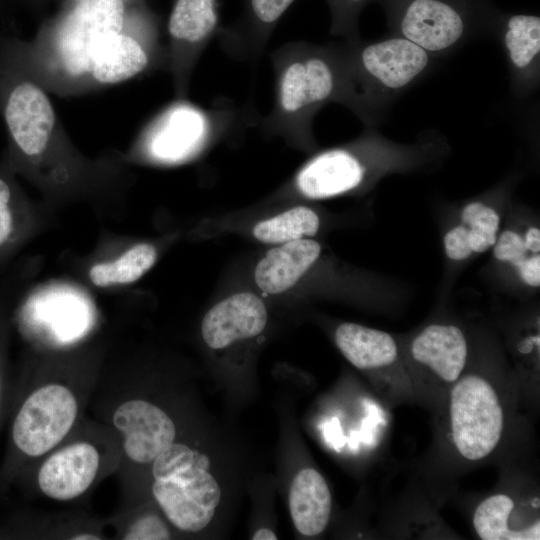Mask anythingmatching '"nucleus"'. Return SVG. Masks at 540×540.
<instances>
[{
	"instance_id": "34",
	"label": "nucleus",
	"mask_w": 540,
	"mask_h": 540,
	"mask_svg": "<svg viewBox=\"0 0 540 540\" xmlns=\"http://www.w3.org/2000/svg\"><path fill=\"white\" fill-rule=\"evenodd\" d=\"M0 398H1V381H0Z\"/></svg>"
},
{
	"instance_id": "16",
	"label": "nucleus",
	"mask_w": 540,
	"mask_h": 540,
	"mask_svg": "<svg viewBox=\"0 0 540 540\" xmlns=\"http://www.w3.org/2000/svg\"><path fill=\"white\" fill-rule=\"evenodd\" d=\"M295 1L242 0L238 18L217 32L221 47L234 59L257 60L278 22Z\"/></svg>"
},
{
	"instance_id": "25",
	"label": "nucleus",
	"mask_w": 540,
	"mask_h": 540,
	"mask_svg": "<svg viewBox=\"0 0 540 540\" xmlns=\"http://www.w3.org/2000/svg\"><path fill=\"white\" fill-rule=\"evenodd\" d=\"M503 44L513 73L524 81L533 79L540 56V18L512 15L506 23Z\"/></svg>"
},
{
	"instance_id": "6",
	"label": "nucleus",
	"mask_w": 540,
	"mask_h": 540,
	"mask_svg": "<svg viewBox=\"0 0 540 540\" xmlns=\"http://www.w3.org/2000/svg\"><path fill=\"white\" fill-rule=\"evenodd\" d=\"M123 23L122 0H75L56 43L66 71L76 75L90 72L100 46L122 32Z\"/></svg>"
},
{
	"instance_id": "12",
	"label": "nucleus",
	"mask_w": 540,
	"mask_h": 540,
	"mask_svg": "<svg viewBox=\"0 0 540 540\" xmlns=\"http://www.w3.org/2000/svg\"><path fill=\"white\" fill-rule=\"evenodd\" d=\"M2 103L3 117L11 140L26 157L41 155L55 125L53 106L45 92L29 80L10 83Z\"/></svg>"
},
{
	"instance_id": "33",
	"label": "nucleus",
	"mask_w": 540,
	"mask_h": 540,
	"mask_svg": "<svg viewBox=\"0 0 540 540\" xmlns=\"http://www.w3.org/2000/svg\"><path fill=\"white\" fill-rule=\"evenodd\" d=\"M72 539H77V540L90 539L91 540V539H99V537H94V535H91V534H82V535H76Z\"/></svg>"
},
{
	"instance_id": "28",
	"label": "nucleus",
	"mask_w": 540,
	"mask_h": 540,
	"mask_svg": "<svg viewBox=\"0 0 540 540\" xmlns=\"http://www.w3.org/2000/svg\"><path fill=\"white\" fill-rule=\"evenodd\" d=\"M199 457L200 455L187 445L173 442L153 460L154 479H166L185 470L194 465Z\"/></svg>"
},
{
	"instance_id": "21",
	"label": "nucleus",
	"mask_w": 540,
	"mask_h": 540,
	"mask_svg": "<svg viewBox=\"0 0 540 540\" xmlns=\"http://www.w3.org/2000/svg\"><path fill=\"white\" fill-rule=\"evenodd\" d=\"M524 504L513 495L497 492L475 507L472 524L481 540H538V516L528 517Z\"/></svg>"
},
{
	"instance_id": "23",
	"label": "nucleus",
	"mask_w": 540,
	"mask_h": 540,
	"mask_svg": "<svg viewBox=\"0 0 540 540\" xmlns=\"http://www.w3.org/2000/svg\"><path fill=\"white\" fill-rule=\"evenodd\" d=\"M290 514L304 536H317L327 527L332 498L325 478L313 468L299 471L289 493Z\"/></svg>"
},
{
	"instance_id": "7",
	"label": "nucleus",
	"mask_w": 540,
	"mask_h": 540,
	"mask_svg": "<svg viewBox=\"0 0 540 540\" xmlns=\"http://www.w3.org/2000/svg\"><path fill=\"white\" fill-rule=\"evenodd\" d=\"M77 401L71 390L47 384L23 403L13 424V440L28 456H40L68 434L77 416Z\"/></svg>"
},
{
	"instance_id": "27",
	"label": "nucleus",
	"mask_w": 540,
	"mask_h": 540,
	"mask_svg": "<svg viewBox=\"0 0 540 540\" xmlns=\"http://www.w3.org/2000/svg\"><path fill=\"white\" fill-rule=\"evenodd\" d=\"M320 220L314 210L306 206L291 208L279 215L257 223L254 237L264 243H286L316 235Z\"/></svg>"
},
{
	"instance_id": "2",
	"label": "nucleus",
	"mask_w": 540,
	"mask_h": 540,
	"mask_svg": "<svg viewBox=\"0 0 540 540\" xmlns=\"http://www.w3.org/2000/svg\"><path fill=\"white\" fill-rule=\"evenodd\" d=\"M429 145H404L368 131L356 140L319 152L294 179L308 199L332 198L361 190L386 175L407 171L426 157Z\"/></svg>"
},
{
	"instance_id": "31",
	"label": "nucleus",
	"mask_w": 540,
	"mask_h": 540,
	"mask_svg": "<svg viewBox=\"0 0 540 540\" xmlns=\"http://www.w3.org/2000/svg\"><path fill=\"white\" fill-rule=\"evenodd\" d=\"M124 538L126 540H164L170 538V532L159 517L146 515L132 524Z\"/></svg>"
},
{
	"instance_id": "13",
	"label": "nucleus",
	"mask_w": 540,
	"mask_h": 540,
	"mask_svg": "<svg viewBox=\"0 0 540 540\" xmlns=\"http://www.w3.org/2000/svg\"><path fill=\"white\" fill-rule=\"evenodd\" d=\"M226 114L202 111L192 105H176L156 123L148 150L152 158L164 163L182 161L206 142L216 127L227 123Z\"/></svg>"
},
{
	"instance_id": "29",
	"label": "nucleus",
	"mask_w": 540,
	"mask_h": 540,
	"mask_svg": "<svg viewBox=\"0 0 540 540\" xmlns=\"http://www.w3.org/2000/svg\"><path fill=\"white\" fill-rule=\"evenodd\" d=\"M331 11V33L345 37L347 41H357V18L362 7L369 0H326Z\"/></svg>"
},
{
	"instance_id": "11",
	"label": "nucleus",
	"mask_w": 540,
	"mask_h": 540,
	"mask_svg": "<svg viewBox=\"0 0 540 540\" xmlns=\"http://www.w3.org/2000/svg\"><path fill=\"white\" fill-rule=\"evenodd\" d=\"M220 3L221 0H174L167 29L179 94H184L195 63L221 27Z\"/></svg>"
},
{
	"instance_id": "26",
	"label": "nucleus",
	"mask_w": 540,
	"mask_h": 540,
	"mask_svg": "<svg viewBox=\"0 0 540 540\" xmlns=\"http://www.w3.org/2000/svg\"><path fill=\"white\" fill-rule=\"evenodd\" d=\"M156 258L153 245L137 244L113 261L94 265L89 276L92 283L99 287L132 283L154 265Z\"/></svg>"
},
{
	"instance_id": "4",
	"label": "nucleus",
	"mask_w": 540,
	"mask_h": 540,
	"mask_svg": "<svg viewBox=\"0 0 540 540\" xmlns=\"http://www.w3.org/2000/svg\"><path fill=\"white\" fill-rule=\"evenodd\" d=\"M353 112L370 122L382 100L407 88L429 66L430 54L402 36L347 41Z\"/></svg>"
},
{
	"instance_id": "8",
	"label": "nucleus",
	"mask_w": 540,
	"mask_h": 540,
	"mask_svg": "<svg viewBox=\"0 0 540 540\" xmlns=\"http://www.w3.org/2000/svg\"><path fill=\"white\" fill-rule=\"evenodd\" d=\"M200 455L191 467L155 480L153 495L168 520L178 529L197 532L212 520L221 498L220 487Z\"/></svg>"
},
{
	"instance_id": "32",
	"label": "nucleus",
	"mask_w": 540,
	"mask_h": 540,
	"mask_svg": "<svg viewBox=\"0 0 540 540\" xmlns=\"http://www.w3.org/2000/svg\"><path fill=\"white\" fill-rule=\"evenodd\" d=\"M252 539L253 540H276L277 536L272 530L268 528H261L254 533Z\"/></svg>"
},
{
	"instance_id": "1",
	"label": "nucleus",
	"mask_w": 540,
	"mask_h": 540,
	"mask_svg": "<svg viewBox=\"0 0 540 540\" xmlns=\"http://www.w3.org/2000/svg\"><path fill=\"white\" fill-rule=\"evenodd\" d=\"M270 61L274 101L261 127L293 146L312 148L313 120L321 108L337 102L353 110L347 44L289 42L272 51Z\"/></svg>"
},
{
	"instance_id": "3",
	"label": "nucleus",
	"mask_w": 540,
	"mask_h": 540,
	"mask_svg": "<svg viewBox=\"0 0 540 540\" xmlns=\"http://www.w3.org/2000/svg\"><path fill=\"white\" fill-rule=\"evenodd\" d=\"M443 435L452 455L467 465L495 455L508 434L512 409L488 373L466 370L444 397Z\"/></svg>"
},
{
	"instance_id": "30",
	"label": "nucleus",
	"mask_w": 540,
	"mask_h": 540,
	"mask_svg": "<svg viewBox=\"0 0 540 540\" xmlns=\"http://www.w3.org/2000/svg\"><path fill=\"white\" fill-rule=\"evenodd\" d=\"M18 228L19 215L14 189L5 177L0 176V251L15 242Z\"/></svg>"
},
{
	"instance_id": "22",
	"label": "nucleus",
	"mask_w": 540,
	"mask_h": 540,
	"mask_svg": "<svg viewBox=\"0 0 540 540\" xmlns=\"http://www.w3.org/2000/svg\"><path fill=\"white\" fill-rule=\"evenodd\" d=\"M321 254V245L302 238L270 249L258 262L254 279L265 293H282L292 286L313 266Z\"/></svg>"
},
{
	"instance_id": "35",
	"label": "nucleus",
	"mask_w": 540,
	"mask_h": 540,
	"mask_svg": "<svg viewBox=\"0 0 540 540\" xmlns=\"http://www.w3.org/2000/svg\"><path fill=\"white\" fill-rule=\"evenodd\" d=\"M122 1H124V2H125V1H127V0H122Z\"/></svg>"
},
{
	"instance_id": "15",
	"label": "nucleus",
	"mask_w": 540,
	"mask_h": 540,
	"mask_svg": "<svg viewBox=\"0 0 540 540\" xmlns=\"http://www.w3.org/2000/svg\"><path fill=\"white\" fill-rule=\"evenodd\" d=\"M113 423L124 436V451L136 463H149L174 442L171 418L158 406L140 399L122 403Z\"/></svg>"
},
{
	"instance_id": "9",
	"label": "nucleus",
	"mask_w": 540,
	"mask_h": 540,
	"mask_svg": "<svg viewBox=\"0 0 540 540\" xmlns=\"http://www.w3.org/2000/svg\"><path fill=\"white\" fill-rule=\"evenodd\" d=\"M94 309L82 291L68 285L39 289L26 301L22 318L27 327L58 344L81 338L91 327Z\"/></svg>"
},
{
	"instance_id": "18",
	"label": "nucleus",
	"mask_w": 540,
	"mask_h": 540,
	"mask_svg": "<svg viewBox=\"0 0 540 540\" xmlns=\"http://www.w3.org/2000/svg\"><path fill=\"white\" fill-rule=\"evenodd\" d=\"M267 310L255 294L243 292L227 297L214 305L204 316L201 332L212 349L260 334L267 323Z\"/></svg>"
},
{
	"instance_id": "17",
	"label": "nucleus",
	"mask_w": 540,
	"mask_h": 540,
	"mask_svg": "<svg viewBox=\"0 0 540 540\" xmlns=\"http://www.w3.org/2000/svg\"><path fill=\"white\" fill-rule=\"evenodd\" d=\"M399 32L429 54L440 53L459 42L465 32V22L448 2L412 0L401 16Z\"/></svg>"
},
{
	"instance_id": "19",
	"label": "nucleus",
	"mask_w": 540,
	"mask_h": 540,
	"mask_svg": "<svg viewBox=\"0 0 540 540\" xmlns=\"http://www.w3.org/2000/svg\"><path fill=\"white\" fill-rule=\"evenodd\" d=\"M99 468V453L90 443H72L51 455L41 466V491L56 500H71L92 484Z\"/></svg>"
},
{
	"instance_id": "5",
	"label": "nucleus",
	"mask_w": 540,
	"mask_h": 540,
	"mask_svg": "<svg viewBox=\"0 0 540 540\" xmlns=\"http://www.w3.org/2000/svg\"><path fill=\"white\" fill-rule=\"evenodd\" d=\"M400 346L413 391L445 397L467 370L469 342L457 324L431 322Z\"/></svg>"
},
{
	"instance_id": "24",
	"label": "nucleus",
	"mask_w": 540,
	"mask_h": 540,
	"mask_svg": "<svg viewBox=\"0 0 540 540\" xmlns=\"http://www.w3.org/2000/svg\"><path fill=\"white\" fill-rule=\"evenodd\" d=\"M149 62V53L142 43L120 32L100 46L90 73L100 83H118L144 71Z\"/></svg>"
},
{
	"instance_id": "14",
	"label": "nucleus",
	"mask_w": 540,
	"mask_h": 540,
	"mask_svg": "<svg viewBox=\"0 0 540 540\" xmlns=\"http://www.w3.org/2000/svg\"><path fill=\"white\" fill-rule=\"evenodd\" d=\"M504 222L496 199L477 198L460 207L442 237L443 251L452 263L466 262L491 250Z\"/></svg>"
},
{
	"instance_id": "10",
	"label": "nucleus",
	"mask_w": 540,
	"mask_h": 540,
	"mask_svg": "<svg viewBox=\"0 0 540 540\" xmlns=\"http://www.w3.org/2000/svg\"><path fill=\"white\" fill-rule=\"evenodd\" d=\"M342 355L357 369L368 372L382 389L401 386L413 392L400 342L390 333L361 324L345 322L334 333Z\"/></svg>"
},
{
	"instance_id": "20",
	"label": "nucleus",
	"mask_w": 540,
	"mask_h": 540,
	"mask_svg": "<svg viewBox=\"0 0 540 540\" xmlns=\"http://www.w3.org/2000/svg\"><path fill=\"white\" fill-rule=\"evenodd\" d=\"M492 250L493 262L523 288L540 287V228L516 218L502 225Z\"/></svg>"
}]
</instances>
